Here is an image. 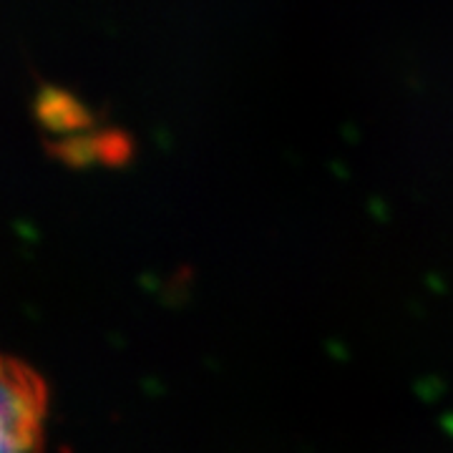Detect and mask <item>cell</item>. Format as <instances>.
Masks as SVG:
<instances>
[{
	"instance_id": "obj_1",
	"label": "cell",
	"mask_w": 453,
	"mask_h": 453,
	"mask_svg": "<svg viewBox=\"0 0 453 453\" xmlns=\"http://www.w3.org/2000/svg\"><path fill=\"white\" fill-rule=\"evenodd\" d=\"M49 388L23 360L0 353V446L8 453H43Z\"/></svg>"
},
{
	"instance_id": "obj_2",
	"label": "cell",
	"mask_w": 453,
	"mask_h": 453,
	"mask_svg": "<svg viewBox=\"0 0 453 453\" xmlns=\"http://www.w3.org/2000/svg\"><path fill=\"white\" fill-rule=\"evenodd\" d=\"M0 453H8V451H5V449H3V446H0Z\"/></svg>"
}]
</instances>
